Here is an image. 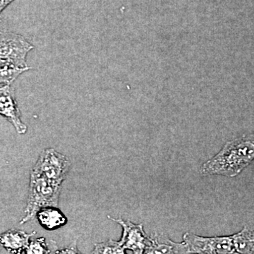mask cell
I'll use <instances>...</instances> for the list:
<instances>
[{"label": "cell", "mask_w": 254, "mask_h": 254, "mask_svg": "<svg viewBox=\"0 0 254 254\" xmlns=\"http://www.w3.org/2000/svg\"><path fill=\"white\" fill-rule=\"evenodd\" d=\"M254 160V131L227 142L215 156L202 165V176L235 177Z\"/></svg>", "instance_id": "6da1fadb"}, {"label": "cell", "mask_w": 254, "mask_h": 254, "mask_svg": "<svg viewBox=\"0 0 254 254\" xmlns=\"http://www.w3.org/2000/svg\"><path fill=\"white\" fill-rule=\"evenodd\" d=\"M61 185L43 177L31 175L29 195L25 210L24 218L20 225L30 221L36 217L37 213L46 207H58L59 203Z\"/></svg>", "instance_id": "7a4b0ae2"}, {"label": "cell", "mask_w": 254, "mask_h": 254, "mask_svg": "<svg viewBox=\"0 0 254 254\" xmlns=\"http://www.w3.org/2000/svg\"><path fill=\"white\" fill-rule=\"evenodd\" d=\"M71 168V162L65 155L53 148L42 152L31 175L43 177L61 185Z\"/></svg>", "instance_id": "3957f363"}, {"label": "cell", "mask_w": 254, "mask_h": 254, "mask_svg": "<svg viewBox=\"0 0 254 254\" xmlns=\"http://www.w3.org/2000/svg\"><path fill=\"white\" fill-rule=\"evenodd\" d=\"M33 48L21 35L0 31V63L30 69L26 56Z\"/></svg>", "instance_id": "277c9868"}, {"label": "cell", "mask_w": 254, "mask_h": 254, "mask_svg": "<svg viewBox=\"0 0 254 254\" xmlns=\"http://www.w3.org/2000/svg\"><path fill=\"white\" fill-rule=\"evenodd\" d=\"M182 244L185 254H237L232 236L205 237L187 232Z\"/></svg>", "instance_id": "5b68a950"}, {"label": "cell", "mask_w": 254, "mask_h": 254, "mask_svg": "<svg viewBox=\"0 0 254 254\" xmlns=\"http://www.w3.org/2000/svg\"><path fill=\"white\" fill-rule=\"evenodd\" d=\"M108 218L121 225L123 229V237L120 241L124 250H130L133 254H144L150 243V237L145 234L142 224H134L129 220L122 218Z\"/></svg>", "instance_id": "8992f818"}, {"label": "cell", "mask_w": 254, "mask_h": 254, "mask_svg": "<svg viewBox=\"0 0 254 254\" xmlns=\"http://www.w3.org/2000/svg\"><path fill=\"white\" fill-rule=\"evenodd\" d=\"M0 115L12 124L19 134H24L27 131V127L21 120L14 89L11 84L0 86Z\"/></svg>", "instance_id": "52a82bcc"}, {"label": "cell", "mask_w": 254, "mask_h": 254, "mask_svg": "<svg viewBox=\"0 0 254 254\" xmlns=\"http://www.w3.org/2000/svg\"><path fill=\"white\" fill-rule=\"evenodd\" d=\"M33 233L18 230H9L0 235V245L11 254H23Z\"/></svg>", "instance_id": "ba28073f"}, {"label": "cell", "mask_w": 254, "mask_h": 254, "mask_svg": "<svg viewBox=\"0 0 254 254\" xmlns=\"http://www.w3.org/2000/svg\"><path fill=\"white\" fill-rule=\"evenodd\" d=\"M37 218L42 227L53 230L66 225L67 219L58 207L49 206L41 209L37 213Z\"/></svg>", "instance_id": "9c48e42d"}, {"label": "cell", "mask_w": 254, "mask_h": 254, "mask_svg": "<svg viewBox=\"0 0 254 254\" xmlns=\"http://www.w3.org/2000/svg\"><path fill=\"white\" fill-rule=\"evenodd\" d=\"M237 254H254V227L247 225L238 233L232 235Z\"/></svg>", "instance_id": "30bf717a"}, {"label": "cell", "mask_w": 254, "mask_h": 254, "mask_svg": "<svg viewBox=\"0 0 254 254\" xmlns=\"http://www.w3.org/2000/svg\"><path fill=\"white\" fill-rule=\"evenodd\" d=\"M28 70L29 69L0 63V85L11 84L19 75Z\"/></svg>", "instance_id": "8fae6325"}, {"label": "cell", "mask_w": 254, "mask_h": 254, "mask_svg": "<svg viewBox=\"0 0 254 254\" xmlns=\"http://www.w3.org/2000/svg\"><path fill=\"white\" fill-rule=\"evenodd\" d=\"M92 253L124 254H125V250L120 245V242L110 240L103 243L95 244V249Z\"/></svg>", "instance_id": "7c38bea8"}, {"label": "cell", "mask_w": 254, "mask_h": 254, "mask_svg": "<svg viewBox=\"0 0 254 254\" xmlns=\"http://www.w3.org/2000/svg\"><path fill=\"white\" fill-rule=\"evenodd\" d=\"M51 253L46 243V239L38 238L30 241L29 245L25 250L24 254H50Z\"/></svg>", "instance_id": "4fadbf2b"}, {"label": "cell", "mask_w": 254, "mask_h": 254, "mask_svg": "<svg viewBox=\"0 0 254 254\" xmlns=\"http://www.w3.org/2000/svg\"><path fill=\"white\" fill-rule=\"evenodd\" d=\"M56 254H78L79 253L76 248V241L73 242L72 245L68 246V248L65 249V250L61 251H57L55 252Z\"/></svg>", "instance_id": "5bb4252c"}, {"label": "cell", "mask_w": 254, "mask_h": 254, "mask_svg": "<svg viewBox=\"0 0 254 254\" xmlns=\"http://www.w3.org/2000/svg\"><path fill=\"white\" fill-rule=\"evenodd\" d=\"M14 1V0H0V14L8 5H9Z\"/></svg>", "instance_id": "9a60e30c"}, {"label": "cell", "mask_w": 254, "mask_h": 254, "mask_svg": "<svg viewBox=\"0 0 254 254\" xmlns=\"http://www.w3.org/2000/svg\"><path fill=\"white\" fill-rule=\"evenodd\" d=\"M1 251H2V247L0 245V253H1Z\"/></svg>", "instance_id": "2e32d148"}]
</instances>
